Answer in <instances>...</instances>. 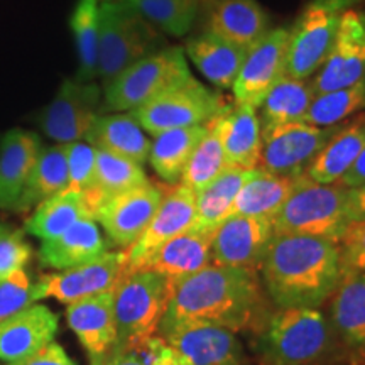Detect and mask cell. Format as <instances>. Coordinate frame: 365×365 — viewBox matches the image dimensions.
<instances>
[{"instance_id":"obj_1","label":"cell","mask_w":365,"mask_h":365,"mask_svg":"<svg viewBox=\"0 0 365 365\" xmlns=\"http://www.w3.org/2000/svg\"><path fill=\"white\" fill-rule=\"evenodd\" d=\"M267 313L255 271L210 264L173 287L159 328L198 319L234 333L252 331Z\"/></svg>"},{"instance_id":"obj_2","label":"cell","mask_w":365,"mask_h":365,"mask_svg":"<svg viewBox=\"0 0 365 365\" xmlns=\"http://www.w3.org/2000/svg\"><path fill=\"white\" fill-rule=\"evenodd\" d=\"M259 269L277 308L318 309L341 281L340 245L322 237L274 235Z\"/></svg>"},{"instance_id":"obj_3","label":"cell","mask_w":365,"mask_h":365,"mask_svg":"<svg viewBox=\"0 0 365 365\" xmlns=\"http://www.w3.org/2000/svg\"><path fill=\"white\" fill-rule=\"evenodd\" d=\"M331 323L318 309L279 308L252 330L259 365H319L333 346Z\"/></svg>"},{"instance_id":"obj_4","label":"cell","mask_w":365,"mask_h":365,"mask_svg":"<svg viewBox=\"0 0 365 365\" xmlns=\"http://www.w3.org/2000/svg\"><path fill=\"white\" fill-rule=\"evenodd\" d=\"M161 44L159 31L120 0H100L97 76L103 85Z\"/></svg>"},{"instance_id":"obj_5","label":"cell","mask_w":365,"mask_h":365,"mask_svg":"<svg viewBox=\"0 0 365 365\" xmlns=\"http://www.w3.org/2000/svg\"><path fill=\"white\" fill-rule=\"evenodd\" d=\"M349 190L336 185H319L299 176L286 203L272 218L274 235L322 237L339 244L346 227Z\"/></svg>"},{"instance_id":"obj_6","label":"cell","mask_w":365,"mask_h":365,"mask_svg":"<svg viewBox=\"0 0 365 365\" xmlns=\"http://www.w3.org/2000/svg\"><path fill=\"white\" fill-rule=\"evenodd\" d=\"M191 76L181 48L161 49L145 56L103 85V108L112 112L135 110L164 91L185 83Z\"/></svg>"},{"instance_id":"obj_7","label":"cell","mask_w":365,"mask_h":365,"mask_svg":"<svg viewBox=\"0 0 365 365\" xmlns=\"http://www.w3.org/2000/svg\"><path fill=\"white\" fill-rule=\"evenodd\" d=\"M170 294V286L161 274L149 269L127 272L113 289L117 328L113 346H130L156 335Z\"/></svg>"},{"instance_id":"obj_8","label":"cell","mask_w":365,"mask_h":365,"mask_svg":"<svg viewBox=\"0 0 365 365\" xmlns=\"http://www.w3.org/2000/svg\"><path fill=\"white\" fill-rule=\"evenodd\" d=\"M359 0H312L289 31L286 75L308 80L325 61L341 16Z\"/></svg>"},{"instance_id":"obj_9","label":"cell","mask_w":365,"mask_h":365,"mask_svg":"<svg viewBox=\"0 0 365 365\" xmlns=\"http://www.w3.org/2000/svg\"><path fill=\"white\" fill-rule=\"evenodd\" d=\"M225 105L217 93L190 76L185 83L164 91L159 97L132 110V117L149 134L203 125L220 113Z\"/></svg>"},{"instance_id":"obj_10","label":"cell","mask_w":365,"mask_h":365,"mask_svg":"<svg viewBox=\"0 0 365 365\" xmlns=\"http://www.w3.org/2000/svg\"><path fill=\"white\" fill-rule=\"evenodd\" d=\"M127 274V254L105 252L97 259L65 269L61 272L44 274L34 282L36 301L54 298L63 304L91 298L105 291H113Z\"/></svg>"},{"instance_id":"obj_11","label":"cell","mask_w":365,"mask_h":365,"mask_svg":"<svg viewBox=\"0 0 365 365\" xmlns=\"http://www.w3.org/2000/svg\"><path fill=\"white\" fill-rule=\"evenodd\" d=\"M336 129V125L317 127L307 122H289L261 132V170L279 176H303Z\"/></svg>"},{"instance_id":"obj_12","label":"cell","mask_w":365,"mask_h":365,"mask_svg":"<svg viewBox=\"0 0 365 365\" xmlns=\"http://www.w3.org/2000/svg\"><path fill=\"white\" fill-rule=\"evenodd\" d=\"M102 91L95 81L66 80L56 97L39 117L41 129L58 144L85 139L86 132L100 115Z\"/></svg>"},{"instance_id":"obj_13","label":"cell","mask_w":365,"mask_h":365,"mask_svg":"<svg viewBox=\"0 0 365 365\" xmlns=\"http://www.w3.org/2000/svg\"><path fill=\"white\" fill-rule=\"evenodd\" d=\"M158 333L191 365H250L244 345L228 328L190 319Z\"/></svg>"},{"instance_id":"obj_14","label":"cell","mask_w":365,"mask_h":365,"mask_svg":"<svg viewBox=\"0 0 365 365\" xmlns=\"http://www.w3.org/2000/svg\"><path fill=\"white\" fill-rule=\"evenodd\" d=\"M365 78V12L352 7L341 16L330 53L312 80L314 95Z\"/></svg>"},{"instance_id":"obj_15","label":"cell","mask_w":365,"mask_h":365,"mask_svg":"<svg viewBox=\"0 0 365 365\" xmlns=\"http://www.w3.org/2000/svg\"><path fill=\"white\" fill-rule=\"evenodd\" d=\"M289 31L271 29L247 49L237 75L234 88L235 103L257 110L271 86L286 75Z\"/></svg>"},{"instance_id":"obj_16","label":"cell","mask_w":365,"mask_h":365,"mask_svg":"<svg viewBox=\"0 0 365 365\" xmlns=\"http://www.w3.org/2000/svg\"><path fill=\"white\" fill-rule=\"evenodd\" d=\"M163 196V190L148 181L143 186L105 200L93 218L107 232L112 245L129 249L145 232Z\"/></svg>"},{"instance_id":"obj_17","label":"cell","mask_w":365,"mask_h":365,"mask_svg":"<svg viewBox=\"0 0 365 365\" xmlns=\"http://www.w3.org/2000/svg\"><path fill=\"white\" fill-rule=\"evenodd\" d=\"M195 218L196 195L193 191L180 185L164 195L144 234L125 250L127 272L143 269L168 240L190 230L195 225Z\"/></svg>"},{"instance_id":"obj_18","label":"cell","mask_w":365,"mask_h":365,"mask_svg":"<svg viewBox=\"0 0 365 365\" xmlns=\"http://www.w3.org/2000/svg\"><path fill=\"white\" fill-rule=\"evenodd\" d=\"M272 237L274 228L269 218L228 217L213 235L212 264L255 271Z\"/></svg>"},{"instance_id":"obj_19","label":"cell","mask_w":365,"mask_h":365,"mask_svg":"<svg viewBox=\"0 0 365 365\" xmlns=\"http://www.w3.org/2000/svg\"><path fill=\"white\" fill-rule=\"evenodd\" d=\"M59 318L44 304H31L0 323V360L19 362L54 341Z\"/></svg>"},{"instance_id":"obj_20","label":"cell","mask_w":365,"mask_h":365,"mask_svg":"<svg viewBox=\"0 0 365 365\" xmlns=\"http://www.w3.org/2000/svg\"><path fill=\"white\" fill-rule=\"evenodd\" d=\"M213 235L191 227L159 247L143 269L161 274L171 291L186 277L212 264Z\"/></svg>"},{"instance_id":"obj_21","label":"cell","mask_w":365,"mask_h":365,"mask_svg":"<svg viewBox=\"0 0 365 365\" xmlns=\"http://www.w3.org/2000/svg\"><path fill=\"white\" fill-rule=\"evenodd\" d=\"M41 140L34 132L12 129L0 140V208L16 210L36 159Z\"/></svg>"},{"instance_id":"obj_22","label":"cell","mask_w":365,"mask_h":365,"mask_svg":"<svg viewBox=\"0 0 365 365\" xmlns=\"http://www.w3.org/2000/svg\"><path fill=\"white\" fill-rule=\"evenodd\" d=\"M223 153L228 166L255 170L261 159V124L255 108L247 105L225 107L217 115Z\"/></svg>"},{"instance_id":"obj_23","label":"cell","mask_w":365,"mask_h":365,"mask_svg":"<svg viewBox=\"0 0 365 365\" xmlns=\"http://www.w3.org/2000/svg\"><path fill=\"white\" fill-rule=\"evenodd\" d=\"M66 319L90 357L108 352L117 340L113 291L68 304Z\"/></svg>"},{"instance_id":"obj_24","label":"cell","mask_w":365,"mask_h":365,"mask_svg":"<svg viewBox=\"0 0 365 365\" xmlns=\"http://www.w3.org/2000/svg\"><path fill=\"white\" fill-rule=\"evenodd\" d=\"M269 19L257 0H208V31L249 49L267 33Z\"/></svg>"},{"instance_id":"obj_25","label":"cell","mask_w":365,"mask_h":365,"mask_svg":"<svg viewBox=\"0 0 365 365\" xmlns=\"http://www.w3.org/2000/svg\"><path fill=\"white\" fill-rule=\"evenodd\" d=\"M107 242L100 234L97 220L81 218L61 235L44 240L39 249V262L43 267L65 271L97 259L107 252Z\"/></svg>"},{"instance_id":"obj_26","label":"cell","mask_w":365,"mask_h":365,"mask_svg":"<svg viewBox=\"0 0 365 365\" xmlns=\"http://www.w3.org/2000/svg\"><path fill=\"white\" fill-rule=\"evenodd\" d=\"M365 148V117L341 125L309 163L304 176L319 185H333L345 176Z\"/></svg>"},{"instance_id":"obj_27","label":"cell","mask_w":365,"mask_h":365,"mask_svg":"<svg viewBox=\"0 0 365 365\" xmlns=\"http://www.w3.org/2000/svg\"><path fill=\"white\" fill-rule=\"evenodd\" d=\"M85 139L95 149L107 150L137 164H144L149 159L150 140L132 113L98 115Z\"/></svg>"},{"instance_id":"obj_28","label":"cell","mask_w":365,"mask_h":365,"mask_svg":"<svg viewBox=\"0 0 365 365\" xmlns=\"http://www.w3.org/2000/svg\"><path fill=\"white\" fill-rule=\"evenodd\" d=\"M186 54L210 83L225 90L234 86L247 49L207 31L186 43Z\"/></svg>"},{"instance_id":"obj_29","label":"cell","mask_w":365,"mask_h":365,"mask_svg":"<svg viewBox=\"0 0 365 365\" xmlns=\"http://www.w3.org/2000/svg\"><path fill=\"white\" fill-rule=\"evenodd\" d=\"M298 178L272 175L255 168L237 195L230 217L244 215L272 220L293 193Z\"/></svg>"},{"instance_id":"obj_30","label":"cell","mask_w":365,"mask_h":365,"mask_svg":"<svg viewBox=\"0 0 365 365\" xmlns=\"http://www.w3.org/2000/svg\"><path fill=\"white\" fill-rule=\"evenodd\" d=\"M331 328L346 345L365 350V272L341 277L331 294Z\"/></svg>"},{"instance_id":"obj_31","label":"cell","mask_w":365,"mask_h":365,"mask_svg":"<svg viewBox=\"0 0 365 365\" xmlns=\"http://www.w3.org/2000/svg\"><path fill=\"white\" fill-rule=\"evenodd\" d=\"M314 98L312 80H299L284 75L271 86L261 103V132L274 127L303 122Z\"/></svg>"},{"instance_id":"obj_32","label":"cell","mask_w":365,"mask_h":365,"mask_svg":"<svg viewBox=\"0 0 365 365\" xmlns=\"http://www.w3.org/2000/svg\"><path fill=\"white\" fill-rule=\"evenodd\" d=\"M254 170L227 166L207 188L196 193V218L193 228L215 234L217 228L230 217L235 198Z\"/></svg>"},{"instance_id":"obj_33","label":"cell","mask_w":365,"mask_h":365,"mask_svg":"<svg viewBox=\"0 0 365 365\" xmlns=\"http://www.w3.org/2000/svg\"><path fill=\"white\" fill-rule=\"evenodd\" d=\"M97 150L95 186L91 193L83 196L91 217H95V212L105 200L124 193V191L134 190L137 186H143L149 181L143 170V164H137L127 158L107 153V150Z\"/></svg>"},{"instance_id":"obj_34","label":"cell","mask_w":365,"mask_h":365,"mask_svg":"<svg viewBox=\"0 0 365 365\" xmlns=\"http://www.w3.org/2000/svg\"><path fill=\"white\" fill-rule=\"evenodd\" d=\"M65 190H68L66 144L41 149L24 191L16 205V212H29L41 202Z\"/></svg>"},{"instance_id":"obj_35","label":"cell","mask_w":365,"mask_h":365,"mask_svg":"<svg viewBox=\"0 0 365 365\" xmlns=\"http://www.w3.org/2000/svg\"><path fill=\"white\" fill-rule=\"evenodd\" d=\"M207 132V124L173 129L154 135L149 163L159 178L175 185L181 180L186 163Z\"/></svg>"},{"instance_id":"obj_36","label":"cell","mask_w":365,"mask_h":365,"mask_svg":"<svg viewBox=\"0 0 365 365\" xmlns=\"http://www.w3.org/2000/svg\"><path fill=\"white\" fill-rule=\"evenodd\" d=\"M86 217H91V213L83 195L65 190L41 202L27 218L24 230L43 242L51 240Z\"/></svg>"},{"instance_id":"obj_37","label":"cell","mask_w":365,"mask_h":365,"mask_svg":"<svg viewBox=\"0 0 365 365\" xmlns=\"http://www.w3.org/2000/svg\"><path fill=\"white\" fill-rule=\"evenodd\" d=\"M227 166L228 164L225 153H223L217 117H213L212 120L207 122V132H205L203 139L200 140L188 163H186L180 181L182 186H186L196 195L203 188H207L215 178L220 176V173Z\"/></svg>"},{"instance_id":"obj_38","label":"cell","mask_w":365,"mask_h":365,"mask_svg":"<svg viewBox=\"0 0 365 365\" xmlns=\"http://www.w3.org/2000/svg\"><path fill=\"white\" fill-rule=\"evenodd\" d=\"M100 0H78L70 17V26L78 54L80 81H93L98 63Z\"/></svg>"},{"instance_id":"obj_39","label":"cell","mask_w":365,"mask_h":365,"mask_svg":"<svg viewBox=\"0 0 365 365\" xmlns=\"http://www.w3.org/2000/svg\"><path fill=\"white\" fill-rule=\"evenodd\" d=\"M365 107V78L344 88L314 95L303 122L317 127H331Z\"/></svg>"},{"instance_id":"obj_40","label":"cell","mask_w":365,"mask_h":365,"mask_svg":"<svg viewBox=\"0 0 365 365\" xmlns=\"http://www.w3.org/2000/svg\"><path fill=\"white\" fill-rule=\"evenodd\" d=\"M134 7L156 29L185 36L193 26L202 0H120Z\"/></svg>"},{"instance_id":"obj_41","label":"cell","mask_w":365,"mask_h":365,"mask_svg":"<svg viewBox=\"0 0 365 365\" xmlns=\"http://www.w3.org/2000/svg\"><path fill=\"white\" fill-rule=\"evenodd\" d=\"M68 158V190L80 195L91 193L95 186V158L97 150L88 143L66 144Z\"/></svg>"},{"instance_id":"obj_42","label":"cell","mask_w":365,"mask_h":365,"mask_svg":"<svg viewBox=\"0 0 365 365\" xmlns=\"http://www.w3.org/2000/svg\"><path fill=\"white\" fill-rule=\"evenodd\" d=\"M34 282L24 269L0 279V323L34 304Z\"/></svg>"},{"instance_id":"obj_43","label":"cell","mask_w":365,"mask_h":365,"mask_svg":"<svg viewBox=\"0 0 365 365\" xmlns=\"http://www.w3.org/2000/svg\"><path fill=\"white\" fill-rule=\"evenodd\" d=\"M31 255L33 249L24 239V230L0 225V279L24 269Z\"/></svg>"},{"instance_id":"obj_44","label":"cell","mask_w":365,"mask_h":365,"mask_svg":"<svg viewBox=\"0 0 365 365\" xmlns=\"http://www.w3.org/2000/svg\"><path fill=\"white\" fill-rule=\"evenodd\" d=\"M339 245L341 277L365 272V218L346 227Z\"/></svg>"},{"instance_id":"obj_45","label":"cell","mask_w":365,"mask_h":365,"mask_svg":"<svg viewBox=\"0 0 365 365\" xmlns=\"http://www.w3.org/2000/svg\"><path fill=\"white\" fill-rule=\"evenodd\" d=\"M91 365H145L135 345L112 346L108 352L90 357Z\"/></svg>"},{"instance_id":"obj_46","label":"cell","mask_w":365,"mask_h":365,"mask_svg":"<svg viewBox=\"0 0 365 365\" xmlns=\"http://www.w3.org/2000/svg\"><path fill=\"white\" fill-rule=\"evenodd\" d=\"M9 365H75L73 360L68 357L65 349L56 341H51L46 345L43 350L38 354L31 355V357L22 359L19 362H11Z\"/></svg>"},{"instance_id":"obj_47","label":"cell","mask_w":365,"mask_h":365,"mask_svg":"<svg viewBox=\"0 0 365 365\" xmlns=\"http://www.w3.org/2000/svg\"><path fill=\"white\" fill-rule=\"evenodd\" d=\"M346 220L349 223L364 220L365 218V182L355 188H346Z\"/></svg>"},{"instance_id":"obj_48","label":"cell","mask_w":365,"mask_h":365,"mask_svg":"<svg viewBox=\"0 0 365 365\" xmlns=\"http://www.w3.org/2000/svg\"><path fill=\"white\" fill-rule=\"evenodd\" d=\"M362 182H365V148L360 153L357 161L354 163V166L345 173V176L340 181H336V185L344 186V188H355Z\"/></svg>"}]
</instances>
